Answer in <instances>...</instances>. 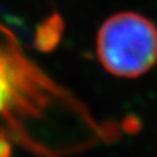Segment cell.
Returning <instances> with one entry per match:
<instances>
[{
	"instance_id": "1",
	"label": "cell",
	"mask_w": 157,
	"mask_h": 157,
	"mask_svg": "<svg viewBox=\"0 0 157 157\" xmlns=\"http://www.w3.org/2000/svg\"><path fill=\"white\" fill-rule=\"evenodd\" d=\"M97 52L109 73L120 78L140 77L157 62V27L137 13H117L100 26Z\"/></svg>"
},
{
	"instance_id": "2",
	"label": "cell",
	"mask_w": 157,
	"mask_h": 157,
	"mask_svg": "<svg viewBox=\"0 0 157 157\" xmlns=\"http://www.w3.org/2000/svg\"><path fill=\"white\" fill-rule=\"evenodd\" d=\"M64 33V21L58 13L51 14L38 25L35 32V48L42 53H50L57 48Z\"/></svg>"
},
{
	"instance_id": "3",
	"label": "cell",
	"mask_w": 157,
	"mask_h": 157,
	"mask_svg": "<svg viewBox=\"0 0 157 157\" xmlns=\"http://www.w3.org/2000/svg\"><path fill=\"white\" fill-rule=\"evenodd\" d=\"M11 58L0 51V111H3L13 98V66Z\"/></svg>"
},
{
	"instance_id": "4",
	"label": "cell",
	"mask_w": 157,
	"mask_h": 157,
	"mask_svg": "<svg viewBox=\"0 0 157 157\" xmlns=\"http://www.w3.org/2000/svg\"><path fill=\"white\" fill-rule=\"evenodd\" d=\"M0 157H13L11 145L3 132H0Z\"/></svg>"
}]
</instances>
